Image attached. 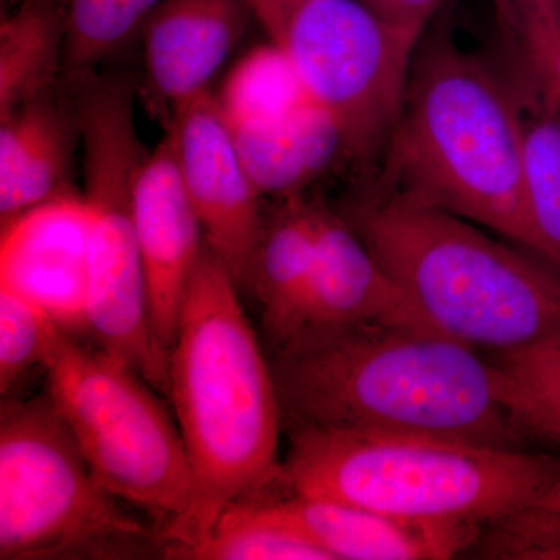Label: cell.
Listing matches in <instances>:
<instances>
[{
	"mask_svg": "<svg viewBox=\"0 0 560 560\" xmlns=\"http://www.w3.org/2000/svg\"><path fill=\"white\" fill-rule=\"evenodd\" d=\"M66 0H20L0 25V117L49 94L62 69Z\"/></svg>",
	"mask_w": 560,
	"mask_h": 560,
	"instance_id": "18",
	"label": "cell"
},
{
	"mask_svg": "<svg viewBox=\"0 0 560 560\" xmlns=\"http://www.w3.org/2000/svg\"><path fill=\"white\" fill-rule=\"evenodd\" d=\"M249 20L245 0H161L140 32L151 95L173 114L209 92Z\"/></svg>",
	"mask_w": 560,
	"mask_h": 560,
	"instance_id": "14",
	"label": "cell"
},
{
	"mask_svg": "<svg viewBox=\"0 0 560 560\" xmlns=\"http://www.w3.org/2000/svg\"><path fill=\"white\" fill-rule=\"evenodd\" d=\"M556 3H558L559 10H560V0H556Z\"/></svg>",
	"mask_w": 560,
	"mask_h": 560,
	"instance_id": "29",
	"label": "cell"
},
{
	"mask_svg": "<svg viewBox=\"0 0 560 560\" xmlns=\"http://www.w3.org/2000/svg\"><path fill=\"white\" fill-rule=\"evenodd\" d=\"M536 73L540 91L548 97L560 101V36L552 39L541 51Z\"/></svg>",
	"mask_w": 560,
	"mask_h": 560,
	"instance_id": "27",
	"label": "cell"
},
{
	"mask_svg": "<svg viewBox=\"0 0 560 560\" xmlns=\"http://www.w3.org/2000/svg\"><path fill=\"white\" fill-rule=\"evenodd\" d=\"M154 334L171 355L180 308L206 248L205 234L178 171L171 132L140 168L132 195Z\"/></svg>",
	"mask_w": 560,
	"mask_h": 560,
	"instance_id": "11",
	"label": "cell"
},
{
	"mask_svg": "<svg viewBox=\"0 0 560 560\" xmlns=\"http://www.w3.org/2000/svg\"><path fill=\"white\" fill-rule=\"evenodd\" d=\"M92 474L49 394L0 415V559L130 551L161 539Z\"/></svg>",
	"mask_w": 560,
	"mask_h": 560,
	"instance_id": "8",
	"label": "cell"
},
{
	"mask_svg": "<svg viewBox=\"0 0 560 560\" xmlns=\"http://www.w3.org/2000/svg\"><path fill=\"white\" fill-rule=\"evenodd\" d=\"M359 324L438 331L346 217L316 205L315 261L298 334Z\"/></svg>",
	"mask_w": 560,
	"mask_h": 560,
	"instance_id": "12",
	"label": "cell"
},
{
	"mask_svg": "<svg viewBox=\"0 0 560 560\" xmlns=\"http://www.w3.org/2000/svg\"><path fill=\"white\" fill-rule=\"evenodd\" d=\"M425 33L383 150V190L469 220L530 253L525 95L444 28Z\"/></svg>",
	"mask_w": 560,
	"mask_h": 560,
	"instance_id": "2",
	"label": "cell"
},
{
	"mask_svg": "<svg viewBox=\"0 0 560 560\" xmlns=\"http://www.w3.org/2000/svg\"><path fill=\"white\" fill-rule=\"evenodd\" d=\"M168 132L206 245L242 289L265 219L260 194L246 172L217 95L206 92L175 109Z\"/></svg>",
	"mask_w": 560,
	"mask_h": 560,
	"instance_id": "10",
	"label": "cell"
},
{
	"mask_svg": "<svg viewBox=\"0 0 560 560\" xmlns=\"http://www.w3.org/2000/svg\"><path fill=\"white\" fill-rule=\"evenodd\" d=\"M238 285L206 245L184 298L168 357V396L195 482L197 503L171 558L209 533L237 501L278 488L282 408Z\"/></svg>",
	"mask_w": 560,
	"mask_h": 560,
	"instance_id": "3",
	"label": "cell"
},
{
	"mask_svg": "<svg viewBox=\"0 0 560 560\" xmlns=\"http://www.w3.org/2000/svg\"><path fill=\"white\" fill-rule=\"evenodd\" d=\"M161 0H66L62 70L69 80L94 69L140 35Z\"/></svg>",
	"mask_w": 560,
	"mask_h": 560,
	"instance_id": "21",
	"label": "cell"
},
{
	"mask_svg": "<svg viewBox=\"0 0 560 560\" xmlns=\"http://www.w3.org/2000/svg\"><path fill=\"white\" fill-rule=\"evenodd\" d=\"M383 20L422 38L444 0H363Z\"/></svg>",
	"mask_w": 560,
	"mask_h": 560,
	"instance_id": "26",
	"label": "cell"
},
{
	"mask_svg": "<svg viewBox=\"0 0 560 560\" xmlns=\"http://www.w3.org/2000/svg\"><path fill=\"white\" fill-rule=\"evenodd\" d=\"M173 558L197 560H330L300 530L282 521L264 497H250L221 512L201 539Z\"/></svg>",
	"mask_w": 560,
	"mask_h": 560,
	"instance_id": "19",
	"label": "cell"
},
{
	"mask_svg": "<svg viewBox=\"0 0 560 560\" xmlns=\"http://www.w3.org/2000/svg\"><path fill=\"white\" fill-rule=\"evenodd\" d=\"M217 98L231 125L280 119L315 103L272 44L257 47L242 58Z\"/></svg>",
	"mask_w": 560,
	"mask_h": 560,
	"instance_id": "22",
	"label": "cell"
},
{
	"mask_svg": "<svg viewBox=\"0 0 560 560\" xmlns=\"http://www.w3.org/2000/svg\"><path fill=\"white\" fill-rule=\"evenodd\" d=\"M127 79L80 81L77 121L83 147L88 220L86 280L80 318L95 345L127 361L160 393H168V352L151 323L149 290L132 195L149 158L135 120Z\"/></svg>",
	"mask_w": 560,
	"mask_h": 560,
	"instance_id": "6",
	"label": "cell"
},
{
	"mask_svg": "<svg viewBox=\"0 0 560 560\" xmlns=\"http://www.w3.org/2000/svg\"><path fill=\"white\" fill-rule=\"evenodd\" d=\"M0 221L10 223L22 213L66 197L72 128L70 116L49 97L36 98L0 117Z\"/></svg>",
	"mask_w": 560,
	"mask_h": 560,
	"instance_id": "15",
	"label": "cell"
},
{
	"mask_svg": "<svg viewBox=\"0 0 560 560\" xmlns=\"http://www.w3.org/2000/svg\"><path fill=\"white\" fill-rule=\"evenodd\" d=\"M511 2L515 3V5L525 7V9H530V10H541V11L559 10V7H558V3H556V0H511Z\"/></svg>",
	"mask_w": 560,
	"mask_h": 560,
	"instance_id": "28",
	"label": "cell"
},
{
	"mask_svg": "<svg viewBox=\"0 0 560 560\" xmlns=\"http://www.w3.org/2000/svg\"><path fill=\"white\" fill-rule=\"evenodd\" d=\"M558 444H560V441L558 442Z\"/></svg>",
	"mask_w": 560,
	"mask_h": 560,
	"instance_id": "31",
	"label": "cell"
},
{
	"mask_svg": "<svg viewBox=\"0 0 560 560\" xmlns=\"http://www.w3.org/2000/svg\"><path fill=\"white\" fill-rule=\"evenodd\" d=\"M341 213L440 334L495 355L560 346V272L540 257L390 191Z\"/></svg>",
	"mask_w": 560,
	"mask_h": 560,
	"instance_id": "5",
	"label": "cell"
},
{
	"mask_svg": "<svg viewBox=\"0 0 560 560\" xmlns=\"http://www.w3.org/2000/svg\"><path fill=\"white\" fill-rule=\"evenodd\" d=\"M477 545L489 558L560 559V508H528L486 523Z\"/></svg>",
	"mask_w": 560,
	"mask_h": 560,
	"instance_id": "25",
	"label": "cell"
},
{
	"mask_svg": "<svg viewBox=\"0 0 560 560\" xmlns=\"http://www.w3.org/2000/svg\"><path fill=\"white\" fill-rule=\"evenodd\" d=\"M268 506L330 560H438L469 550L482 525L404 521L315 497L261 493Z\"/></svg>",
	"mask_w": 560,
	"mask_h": 560,
	"instance_id": "13",
	"label": "cell"
},
{
	"mask_svg": "<svg viewBox=\"0 0 560 560\" xmlns=\"http://www.w3.org/2000/svg\"><path fill=\"white\" fill-rule=\"evenodd\" d=\"M283 429L399 431L523 448L495 360L438 331L359 324L271 349Z\"/></svg>",
	"mask_w": 560,
	"mask_h": 560,
	"instance_id": "1",
	"label": "cell"
},
{
	"mask_svg": "<svg viewBox=\"0 0 560 560\" xmlns=\"http://www.w3.org/2000/svg\"><path fill=\"white\" fill-rule=\"evenodd\" d=\"M57 313L9 278H0V393L3 399L35 366L46 368L60 342Z\"/></svg>",
	"mask_w": 560,
	"mask_h": 560,
	"instance_id": "23",
	"label": "cell"
},
{
	"mask_svg": "<svg viewBox=\"0 0 560 560\" xmlns=\"http://www.w3.org/2000/svg\"><path fill=\"white\" fill-rule=\"evenodd\" d=\"M5 2H7V0H3V5H5ZM9 2H11V0H9Z\"/></svg>",
	"mask_w": 560,
	"mask_h": 560,
	"instance_id": "30",
	"label": "cell"
},
{
	"mask_svg": "<svg viewBox=\"0 0 560 560\" xmlns=\"http://www.w3.org/2000/svg\"><path fill=\"white\" fill-rule=\"evenodd\" d=\"M511 410L528 434L560 441V346L495 355Z\"/></svg>",
	"mask_w": 560,
	"mask_h": 560,
	"instance_id": "24",
	"label": "cell"
},
{
	"mask_svg": "<svg viewBox=\"0 0 560 560\" xmlns=\"http://www.w3.org/2000/svg\"><path fill=\"white\" fill-rule=\"evenodd\" d=\"M278 488L404 521L482 525L560 508V458L460 438L290 425Z\"/></svg>",
	"mask_w": 560,
	"mask_h": 560,
	"instance_id": "4",
	"label": "cell"
},
{
	"mask_svg": "<svg viewBox=\"0 0 560 560\" xmlns=\"http://www.w3.org/2000/svg\"><path fill=\"white\" fill-rule=\"evenodd\" d=\"M315 209L316 202L301 195L282 200L264 220L250 260L245 287L259 302L261 327L271 349L301 329L315 261Z\"/></svg>",
	"mask_w": 560,
	"mask_h": 560,
	"instance_id": "16",
	"label": "cell"
},
{
	"mask_svg": "<svg viewBox=\"0 0 560 560\" xmlns=\"http://www.w3.org/2000/svg\"><path fill=\"white\" fill-rule=\"evenodd\" d=\"M47 394L110 495L158 523L173 544L197 503L183 434L153 386L127 361L65 330L47 361Z\"/></svg>",
	"mask_w": 560,
	"mask_h": 560,
	"instance_id": "7",
	"label": "cell"
},
{
	"mask_svg": "<svg viewBox=\"0 0 560 560\" xmlns=\"http://www.w3.org/2000/svg\"><path fill=\"white\" fill-rule=\"evenodd\" d=\"M245 2L313 102L337 124L345 156L368 160L385 150L422 38L363 0Z\"/></svg>",
	"mask_w": 560,
	"mask_h": 560,
	"instance_id": "9",
	"label": "cell"
},
{
	"mask_svg": "<svg viewBox=\"0 0 560 560\" xmlns=\"http://www.w3.org/2000/svg\"><path fill=\"white\" fill-rule=\"evenodd\" d=\"M539 103L525 119V201L530 254L560 272V105Z\"/></svg>",
	"mask_w": 560,
	"mask_h": 560,
	"instance_id": "20",
	"label": "cell"
},
{
	"mask_svg": "<svg viewBox=\"0 0 560 560\" xmlns=\"http://www.w3.org/2000/svg\"><path fill=\"white\" fill-rule=\"evenodd\" d=\"M230 128L260 197H298L338 154H345L337 124L316 103L280 119Z\"/></svg>",
	"mask_w": 560,
	"mask_h": 560,
	"instance_id": "17",
	"label": "cell"
}]
</instances>
